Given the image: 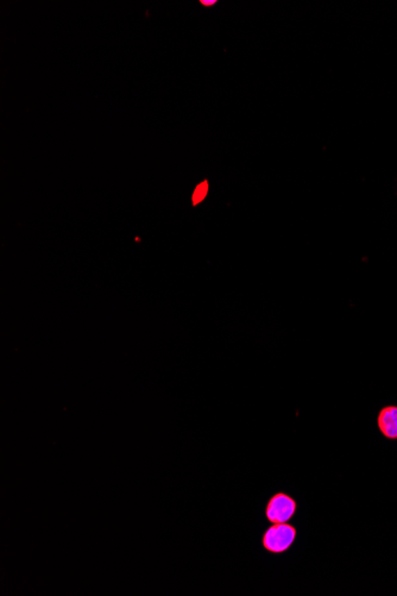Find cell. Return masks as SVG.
Listing matches in <instances>:
<instances>
[{"label": "cell", "instance_id": "6da1fadb", "mask_svg": "<svg viewBox=\"0 0 397 596\" xmlns=\"http://www.w3.org/2000/svg\"><path fill=\"white\" fill-rule=\"evenodd\" d=\"M296 533L295 527L288 523L273 524L263 534V546L270 554H284L294 544Z\"/></svg>", "mask_w": 397, "mask_h": 596}, {"label": "cell", "instance_id": "7a4b0ae2", "mask_svg": "<svg viewBox=\"0 0 397 596\" xmlns=\"http://www.w3.org/2000/svg\"><path fill=\"white\" fill-rule=\"evenodd\" d=\"M296 505L295 500L290 495L286 493H277L271 496L269 503L266 505V519L271 524H284L292 519L295 516Z\"/></svg>", "mask_w": 397, "mask_h": 596}, {"label": "cell", "instance_id": "3957f363", "mask_svg": "<svg viewBox=\"0 0 397 596\" xmlns=\"http://www.w3.org/2000/svg\"><path fill=\"white\" fill-rule=\"evenodd\" d=\"M377 425L385 438L397 440V406L382 408L377 417Z\"/></svg>", "mask_w": 397, "mask_h": 596}, {"label": "cell", "instance_id": "277c9868", "mask_svg": "<svg viewBox=\"0 0 397 596\" xmlns=\"http://www.w3.org/2000/svg\"><path fill=\"white\" fill-rule=\"evenodd\" d=\"M208 190V182L205 181L203 183H200L198 187H196V190H195L194 195H193V204L194 205H198V203H201L206 195H207Z\"/></svg>", "mask_w": 397, "mask_h": 596}, {"label": "cell", "instance_id": "5b68a950", "mask_svg": "<svg viewBox=\"0 0 397 596\" xmlns=\"http://www.w3.org/2000/svg\"><path fill=\"white\" fill-rule=\"evenodd\" d=\"M201 3H203V5H212L216 3V0H213V1H201Z\"/></svg>", "mask_w": 397, "mask_h": 596}]
</instances>
